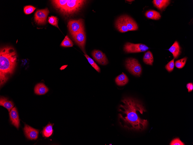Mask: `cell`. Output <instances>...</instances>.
<instances>
[{
    "label": "cell",
    "instance_id": "9c48e42d",
    "mask_svg": "<svg viewBox=\"0 0 193 145\" xmlns=\"http://www.w3.org/2000/svg\"><path fill=\"white\" fill-rule=\"evenodd\" d=\"M93 58L99 64L105 65L108 63V59L105 54L99 50H94L92 52Z\"/></svg>",
    "mask_w": 193,
    "mask_h": 145
},
{
    "label": "cell",
    "instance_id": "e0dca14e",
    "mask_svg": "<svg viewBox=\"0 0 193 145\" xmlns=\"http://www.w3.org/2000/svg\"><path fill=\"white\" fill-rule=\"evenodd\" d=\"M0 105L6 108L10 112L13 107L14 104L13 102L4 97H1L0 98Z\"/></svg>",
    "mask_w": 193,
    "mask_h": 145
},
{
    "label": "cell",
    "instance_id": "4fadbf2b",
    "mask_svg": "<svg viewBox=\"0 0 193 145\" xmlns=\"http://www.w3.org/2000/svg\"><path fill=\"white\" fill-rule=\"evenodd\" d=\"M115 25L116 29L121 32H125L129 31L126 25L122 15L116 20Z\"/></svg>",
    "mask_w": 193,
    "mask_h": 145
},
{
    "label": "cell",
    "instance_id": "d4e9b609",
    "mask_svg": "<svg viewBox=\"0 0 193 145\" xmlns=\"http://www.w3.org/2000/svg\"><path fill=\"white\" fill-rule=\"evenodd\" d=\"M48 21L51 25L59 28L58 27V19L56 17L53 16L48 17Z\"/></svg>",
    "mask_w": 193,
    "mask_h": 145
},
{
    "label": "cell",
    "instance_id": "6da1fadb",
    "mask_svg": "<svg viewBox=\"0 0 193 145\" xmlns=\"http://www.w3.org/2000/svg\"><path fill=\"white\" fill-rule=\"evenodd\" d=\"M118 109V120L120 125L127 130L141 131L147 127L148 121L141 118L146 111L142 103L131 97H124Z\"/></svg>",
    "mask_w": 193,
    "mask_h": 145
},
{
    "label": "cell",
    "instance_id": "4316f807",
    "mask_svg": "<svg viewBox=\"0 0 193 145\" xmlns=\"http://www.w3.org/2000/svg\"><path fill=\"white\" fill-rule=\"evenodd\" d=\"M36 8L31 5H27L24 7V11L25 14H29L32 13L36 9Z\"/></svg>",
    "mask_w": 193,
    "mask_h": 145
},
{
    "label": "cell",
    "instance_id": "f1b7e54d",
    "mask_svg": "<svg viewBox=\"0 0 193 145\" xmlns=\"http://www.w3.org/2000/svg\"><path fill=\"white\" fill-rule=\"evenodd\" d=\"M186 87L189 92H191L193 90V84L192 83H189L186 85Z\"/></svg>",
    "mask_w": 193,
    "mask_h": 145
},
{
    "label": "cell",
    "instance_id": "8992f818",
    "mask_svg": "<svg viewBox=\"0 0 193 145\" xmlns=\"http://www.w3.org/2000/svg\"><path fill=\"white\" fill-rule=\"evenodd\" d=\"M83 19H70L68 23V27L71 36L76 34L84 29Z\"/></svg>",
    "mask_w": 193,
    "mask_h": 145
},
{
    "label": "cell",
    "instance_id": "7402d4cb",
    "mask_svg": "<svg viewBox=\"0 0 193 145\" xmlns=\"http://www.w3.org/2000/svg\"><path fill=\"white\" fill-rule=\"evenodd\" d=\"M73 45V43L67 35L66 36L61 44V46L64 47H72Z\"/></svg>",
    "mask_w": 193,
    "mask_h": 145
},
{
    "label": "cell",
    "instance_id": "44dd1931",
    "mask_svg": "<svg viewBox=\"0 0 193 145\" xmlns=\"http://www.w3.org/2000/svg\"><path fill=\"white\" fill-rule=\"evenodd\" d=\"M53 132L52 125L50 124H48L44 129L42 132V135L44 137H48L51 135Z\"/></svg>",
    "mask_w": 193,
    "mask_h": 145
},
{
    "label": "cell",
    "instance_id": "30bf717a",
    "mask_svg": "<svg viewBox=\"0 0 193 145\" xmlns=\"http://www.w3.org/2000/svg\"><path fill=\"white\" fill-rule=\"evenodd\" d=\"M25 135L28 139L36 140L38 137L39 131L27 124H25L24 128Z\"/></svg>",
    "mask_w": 193,
    "mask_h": 145
},
{
    "label": "cell",
    "instance_id": "52a82bcc",
    "mask_svg": "<svg viewBox=\"0 0 193 145\" xmlns=\"http://www.w3.org/2000/svg\"><path fill=\"white\" fill-rule=\"evenodd\" d=\"M71 36L74 41L78 45L85 54H86L85 49L86 36L84 29Z\"/></svg>",
    "mask_w": 193,
    "mask_h": 145
},
{
    "label": "cell",
    "instance_id": "f546056e",
    "mask_svg": "<svg viewBox=\"0 0 193 145\" xmlns=\"http://www.w3.org/2000/svg\"><path fill=\"white\" fill-rule=\"evenodd\" d=\"M127 1H129V2H131V1H133V0H127Z\"/></svg>",
    "mask_w": 193,
    "mask_h": 145
},
{
    "label": "cell",
    "instance_id": "7c38bea8",
    "mask_svg": "<svg viewBox=\"0 0 193 145\" xmlns=\"http://www.w3.org/2000/svg\"><path fill=\"white\" fill-rule=\"evenodd\" d=\"M10 120L11 123L17 128L20 126V120L17 110L16 107H13L9 113Z\"/></svg>",
    "mask_w": 193,
    "mask_h": 145
},
{
    "label": "cell",
    "instance_id": "83f0119b",
    "mask_svg": "<svg viewBox=\"0 0 193 145\" xmlns=\"http://www.w3.org/2000/svg\"><path fill=\"white\" fill-rule=\"evenodd\" d=\"M170 145H184V144L182 142L179 138H176L173 139L170 143Z\"/></svg>",
    "mask_w": 193,
    "mask_h": 145
},
{
    "label": "cell",
    "instance_id": "277c9868",
    "mask_svg": "<svg viewBox=\"0 0 193 145\" xmlns=\"http://www.w3.org/2000/svg\"><path fill=\"white\" fill-rule=\"evenodd\" d=\"M126 69L132 75L140 76L142 72V68L138 60L133 58H127L125 61Z\"/></svg>",
    "mask_w": 193,
    "mask_h": 145
},
{
    "label": "cell",
    "instance_id": "7a4b0ae2",
    "mask_svg": "<svg viewBox=\"0 0 193 145\" xmlns=\"http://www.w3.org/2000/svg\"><path fill=\"white\" fill-rule=\"evenodd\" d=\"M17 60L16 52L13 48L6 46L0 51V85L5 83L14 72Z\"/></svg>",
    "mask_w": 193,
    "mask_h": 145
},
{
    "label": "cell",
    "instance_id": "5b68a950",
    "mask_svg": "<svg viewBox=\"0 0 193 145\" xmlns=\"http://www.w3.org/2000/svg\"><path fill=\"white\" fill-rule=\"evenodd\" d=\"M149 49L145 44L141 43L134 44L130 42L126 43L124 45L123 49L127 53H135L144 52Z\"/></svg>",
    "mask_w": 193,
    "mask_h": 145
},
{
    "label": "cell",
    "instance_id": "2e32d148",
    "mask_svg": "<svg viewBox=\"0 0 193 145\" xmlns=\"http://www.w3.org/2000/svg\"><path fill=\"white\" fill-rule=\"evenodd\" d=\"M129 79L127 75L123 72L118 76L115 79V82L118 86L125 85L129 82Z\"/></svg>",
    "mask_w": 193,
    "mask_h": 145
},
{
    "label": "cell",
    "instance_id": "8fae6325",
    "mask_svg": "<svg viewBox=\"0 0 193 145\" xmlns=\"http://www.w3.org/2000/svg\"><path fill=\"white\" fill-rule=\"evenodd\" d=\"M124 22L129 31L137 30L138 26L136 21L127 15H122Z\"/></svg>",
    "mask_w": 193,
    "mask_h": 145
},
{
    "label": "cell",
    "instance_id": "5bb4252c",
    "mask_svg": "<svg viewBox=\"0 0 193 145\" xmlns=\"http://www.w3.org/2000/svg\"><path fill=\"white\" fill-rule=\"evenodd\" d=\"M168 50L172 54L174 59L177 58L181 52L180 47L177 41L174 42Z\"/></svg>",
    "mask_w": 193,
    "mask_h": 145
},
{
    "label": "cell",
    "instance_id": "3957f363",
    "mask_svg": "<svg viewBox=\"0 0 193 145\" xmlns=\"http://www.w3.org/2000/svg\"><path fill=\"white\" fill-rule=\"evenodd\" d=\"M86 1L82 0H65L62 6L58 10L65 15L72 14L79 10Z\"/></svg>",
    "mask_w": 193,
    "mask_h": 145
},
{
    "label": "cell",
    "instance_id": "9a60e30c",
    "mask_svg": "<svg viewBox=\"0 0 193 145\" xmlns=\"http://www.w3.org/2000/svg\"><path fill=\"white\" fill-rule=\"evenodd\" d=\"M49 91V89L43 83H39L35 86L34 91L35 93L38 95H43Z\"/></svg>",
    "mask_w": 193,
    "mask_h": 145
},
{
    "label": "cell",
    "instance_id": "ba28073f",
    "mask_svg": "<svg viewBox=\"0 0 193 145\" xmlns=\"http://www.w3.org/2000/svg\"><path fill=\"white\" fill-rule=\"evenodd\" d=\"M49 13V11L47 8L38 10L34 15V20L39 25L45 24Z\"/></svg>",
    "mask_w": 193,
    "mask_h": 145
},
{
    "label": "cell",
    "instance_id": "ffe728a7",
    "mask_svg": "<svg viewBox=\"0 0 193 145\" xmlns=\"http://www.w3.org/2000/svg\"><path fill=\"white\" fill-rule=\"evenodd\" d=\"M143 61L147 65H152L153 62V57L151 52L148 51L146 52L144 55Z\"/></svg>",
    "mask_w": 193,
    "mask_h": 145
},
{
    "label": "cell",
    "instance_id": "cb8c5ba5",
    "mask_svg": "<svg viewBox=\"0 0 193 145\" xmlns=\"http://www.w3.org/2000/svg\"><path fill=\"white\" fill-rule=\"evenodd\" d=\"M187 58L185 57L182 58L178 60L175 62V66L178 69H181L183 67L186 63Z\"/></svg>",
    "mask_w": 193,
    "mask_h": 145
},
{
    "label": "cell",
    "instance_id": "d6986e66",
    "mask_svg": "<svg viewBox=\"0 0 193 145\" xmlns=\"http://www.w3.org/2000/svg\"><path fill=\"white\" fill-rule=\"evenodd\" d=\"M145 15L149 19L155 20H159L161 17V16L159 12L152 10L146 12L145 13Z\"/></svg>",
    "mask_w": 193,
    "mask_h": 145
},
{
    "label": "cell",
    "instance_id": "ac0fdd59",
    "mask_svg": "<svg viewBox=\"0 0 193 145\" xmlns=\"http://www.w3.org/2000/svg\"><path fill=\"white\" fill-rule=\"evenodd\" d=\"M153 2L154 6L160 10L165 9L170 3L168 0H154Z\"/></svg>",
    "mask_w": 193,
    "mask_h": 145
},
{
    "label": "cell",
    "instance_id": "484cf974",
    "mask_svg": "<svg viewBox=\"0 0 193 145\" xmlns=\"http://www.w3.org/2000/svg\"><path fill=\"white\" fill-rule=\"evenodd\" d=\"M175 65L174 59H173L166 65L165 68L168 71L170 72L173 70Z\"/></svg>",
    "mask_w": 193,
    "mask_h": 145
},
{
    "label": "cell",
    "instance_id": "603a6c76",
    "mask_svg": "<svg viewBox=\"0 0 193 145\" xmlns=\"http://www.w3.org/2000/svg\"><path fill=\"white\" fill-rule=\"evenodd\" d=\"M84 56L87 58L89 63L98 72H100V69L94 61L88 55L84 54Z\"/></svg>",
    "mask_w": 193,
    "mask_h": 145
}]
</instances>
